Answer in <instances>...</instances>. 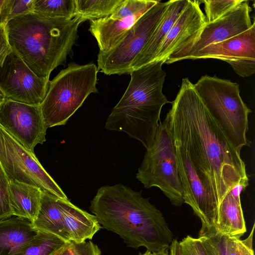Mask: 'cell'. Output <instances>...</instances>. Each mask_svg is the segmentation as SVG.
I'll return each mask as SVG.
<instances>
[{"mask_svg": "<svg viewBox=\"0 0 255 255\" xmlns=\"http://www.w3.org/2000/svg\"><path fill=\"white\" fill-rule=\"evenodd\" d=\"M163 120L186 148L198 174L219 205L238 183L249 179L241 151L230 142L188 78H183Z\"/></svg>", "mask_w": 255, "mask_h": 255, "instance_id": "6da1fadb", "label": "cell"}, {"mask_svg": "<svg viewBox=\"0 0 255 255\" xmlns=\"http://www.w3.org/2000/svg\"><path fill=\"white\" fill-rule=\"evenodd\" d=\"M89 209L102 228L118 234L128 247L161 253L174 239L162 213L149 198L123 184L100 187Z\"/></svg>", "mask_w": 255, "mask_h": 255, "instance_id": "7a4b0ae2", "label": "cell"}, {"mask_svg": "<svg viewBox=\"0 0 255 255\" xmlns=\"http://www.w3.org/2000/svg\"><path fill=\"white\" fill-rule=\"evenodd\" d=\"M85 20L78 15L57 18L31 12L11 19L4 29L12 50L37 76L49 78L72 55L78 27Z\"/></svg>", "mask_w": 255, "mask_h": 255, "instance_id": "3957f363", "label": "cell"}, {"mask_svg": "<svg viewBox=\"0 0 255 255\" xmlns=\"http://www.w3.org/2000/svg\"><path fill=\"white\" fill-rule=\"evenodd\" d=\"M164 61H155L129 74L131 79L105 124L110 130L125 132L149 148L159 125L162 108L168 101L162 93Z\"/></svg>", "mask_w": 255, "mask_h": 255, "instance_id": "277c9868", "label": "cell"}, {"mask_svg": "<svg viewBox=\"0 0 255 255\" xmlns=\"http://www.w3.org/2000/svg\"><path fill=\"white\" fill-rule=\"evenodd\" d=\"M193 85L232 145L240 151L248 146V116L252 111L240 96L239 84L216 76L205 75Z\"/></svg>", "mask_w": 255, "mask_h": 255, "instance_id": "5b68a950", "label": "cell"}, {"mask_svg": "<svg viewBox=\"0 0 255 255\" xmlns=\"http://www.w3.org/2000/svg\"><path fill=\"white\" fill-rule=\"evenodd\" d=\"M98 68L70 63L51 81L40 108L47 128L66 124L91 93H96Z\"/></svg>", "mask_w": 255, "mask_h": 255, "instance_id": "8992f818", "label": "cell"}, {"mask_svg": "<svg viewBox=\"0 0 255 255\" xmlns=\"http://www.w3.org/2000/svg\"><path fill=\"white\" fill-rule=\"evenodd\" d=\"M136 177L146 188H159L173 205L180 206L184 203L173 138L164 121L159 122Z\"/></svg>", "mask_w": 255, "mask_h": 255, "instance_id": "52a82bcc", "label": "cell"}, {"mask_svg": "<svg viewBox=\"0 0 255 255\" xmlns=\"http://www.w3.org/2000/svg\"><path fill=\"white\" fill-rule=\"evenodd\" d=\"M0 167L9 181L33 186L58 198L68 199L34 153L26 148L0 127Z\"/></svg>", "mask_w": 255, "mask_h": 255, "instance_id": "ba28073f", "label": "cell"}, {"mask_svg": "<svg viewBox=\"0 0 255 255\" xmlns=\"http://www.w3.org/2000/svg\"><path fill=\"white\" fill-rule=\"evenodd\" d=\"M168 1L156 4L144 13L113 49L98 54V70L107 75L128 74L133 61L147 43Z\"/></svg>", "mask_w": 255, "mask_h": 255, "instance_id": "9c48e42d", "label": "cell"}, {"mask_svg": "<svg viewBox=\"0 0 255 255\" xmlns=\"http://www.w3.org/2000/svg\"><path fill=\"white\" fill-rule=\"evenodd\" d=\"M49 82V78L37 76L13 51L0 67V89L6 99L40 106Z\"/></svg>", "mask_w": 255, "mask_h": 255, "instance_id": "30bf717a", "label": "cell"}, {"mask_svg": "<svg viewBox=\"0 0 255 255\" xmlns=\"http://www.w3.org/2000/svg\"><path fill=\"white\" fill-rule=\"evenodd\" d=\"M0 127L32 152L46 141L47 128L40 106L5 99L0 107Z\"/></svg>", "mask_w": 255, "mask_h": 255, "instance_id": "8fae6325", "label": "cell"}, {"mask_svg": "<svg viewBox=\"0 0 255 255\" xmlns=\"http://www.w3.org/2000/svg\"><path fill=\"white\" fill-rule=\"evenodd\" d=\"M158 0H123L108 17L91 21L89 30L96 38L100 52L115 47L136 21Z\"/></svg>", "mask_w": 255, "mask_h": 255, "instance_id": "7c38bea8", "label": "cell"}, {"mask_svg": "<svg viewBox=\"0 0 255 255\" xmlns=\"http://www.w3.org/2000/svg\"><path fill=\"white\" fill-rule=\"evenodd\" d=\"M200 4L199 0H188L163 39L154 61L163 60L166 64L173 63L196 41L207 23Z\"/></svg>", "mask_w": 255, "mask_h": 255, "instance_id": "4fadbf2b", "label": "cell"}, {"mask_svg": "<svg viewBox=\"0 0 255 255\" xmlns=\"http://www.w3.org/2000/svg\"><path fill=\"white\" fill-rule=\"evenodd\" d=\"M214 58L228 63L239 75L246 77L255 73V24L246 31L200 50L192 59Z\"/></svg>", "mask_w": 255, "mask_h": 255, "instance_id": "5bb4252c", "label": "cell"}, {"mask_svg": "<svg viewBox=\"0 0 255 255\" xmlns=\"http://www.w3.org/2000/svg\"><path fill=\"white\" fill-rule=\"evenodd\" d=\"M252 8L246 0L217 20L207 23L196 41L175 62L192 58L206 46L220 42L248 30L252 25Z\"/></svg>", "mask_w": 255, "mask_h": 255, "instance_id": "9a60e30c", "label": "cell"}, {"mask_svg": "<svg viewBox=\"0 0 255 255\" xmlns=\"http://www.w3.org/2000/svg\"><path fill=\"white\" fill-rule=\"evenodd\" d=\"M248 185L249 179L242 180L226 195L219 207L215 234L240 238L246 232L240 195Z\"/></svg>", "mask_w": 255, "mask_h": 255, "instance_id": "2e32d148", "label": "cell"}, {"mask_svg": "<svg viewBox=\"0 0 255 255\" xmlns=\"http://www.w3.org/2000/svg\"><path fill=\"white\" fill-rule=\"evenodd\" d=\"M188 1H168V4L154 31L147 43L133 61L131 72L154 61L163 39L185 7Z\"/></svg>", "mask_w": 255, "mask_h": 255, "instance_id": "e0dca14e", "label": "cell"}, {"mask_svg": "<svg viewBox=\"0 0 255 255\" xmlns=\"http://www.w3.org/2000/svg\"><path fill=\"white\" fill-rule=\"evenodd\" d=\"M70 241L76 243L92 239L102 228L97 217L73 204L68 199H57Z\"/></svg>", "mask_w": 255, "mask_h": 255, "instance_id": "ac0fdd59", "label": "cell"}, {"mask_svg": "<svg viewBox=\"0 0 255 255\" xmlns=\"http://www.w3.org/2000/svg\"><path fill=\"white\" fill-rule=\"evenodd\" d=\"M38 231L24 218L14 216L0 219V255H13Z\"/></svg>", "mask_w": 255, "mask_h": 255, "instance_id": "d6986e66", "label": "cell"}, {"mask_svg": "<svg viewBox=\"0 0 255 255\" xmlns=\"http://www.w3.org/2000/svg\"><path fill=\"white\" fill-rule=\"evenodd\" d=\"M42 191L25 183L9 181V203L12 216L27 219L31 223L40 206Z\"/></svg>", "mask_w": 255, "mask_h": 255, "instance_id": "ffe728a7", "label": "cell"}, {"mask_svg": "<svg viewBox=\"0 0 255 255\" xmlns=\"http://www.w3.org/2000/svg\"><path fill=\"white\" fill-rule=\"evenodd\" d=\"M57 199L42 192L40 209L32 224L37 231L50 233L69 242Z\"/></svg>", "mask_w": 255, "mask_h": 255, "instance_id": "44dd1931", "label": "cell"}, {"mask_svg": "<svg viewBox=\"0 0 255 255\" xmlns=\"http://www.w3.org/2000/svg\"><path fill=\"white\" fill-rule=\"evenodd\" d=\"M67 243L55 235L38 231L13 255H53Z\"/></svg>", "mask_w": 255, "mask_h": 255, "instance_id": "7402d4cb", "label": "cell"}, {"mask_svg": "<svg viewBox=\"0 0 255 255\" xmlns=\"http://www.w3.org/2000/svg\"><path fill=\"white\" fill-rule=\"evenodd\" d=\"M123 0H75L76 14L86 20L105 18L112 14Z\"/></svg>", "mask_w": 255, "mask_h": 255, "instance_id": "603a6c76", "label": "cell"}, {"mask_svg": "<svg viewBox=\"0 0 255 255\" xmlns=\"http://www.w3.org/2000/svg\"><path fill=\"white\" fill-rule=\"evenodd\" d=\"M32 12L51 18L71 19L77 15L75 0H34Z\"/></svg>", "mask_w": 255, "mask_h": 255, "instance_id": "cb8c5ba5", "label": "cell"}, {"mask_svg": "<svg viewBox=\"0 0 255 255\" xmlns=\"http://www.w3.org/2000/svg\"><path fill=\"white\" fill-rule=\"evenodd\" d=\"M244 0H204L205 17L207 23L214 22L240 4Z\"/></svg>", "mask_w": 255, "mask_h": 255, "instance_id": "d4e9b609", "label": "cell"}, {"mask_svg": "<svg viewBox=\"0 0 255 255\" xmlns=\"http://www.w3.org/2000/svg\"><path fill=\"white\" fill-rule=\"evenodd\" d=\"M180 242L188 247L196 255H219L215 244L208 236L194 238L187 235Z\"/></svg>", "mask_w": 255, "mask_h": 255, "instance_id": "484cf974", "label": "cell"}, {"mask_svg": "<svg viewBox=\"0 0 255 255\" xmlns=\"http://www.w3.org/2000/svg\"><path fill=\"white\" fill-rule=\"evenodd\" d=\"M208 237L215 244L219 255H240L238 247V240L240 238L219 234Z\"/></svg>", "mask_w": 255, "mask_h": 255, "instance_id": "4316f807", "label": "cell"}, {"mask_svg": "<svg viewBox=\"0 0 255 255\" xmlns=\"http://www.w3.org/2000/svg\"><path fill=\"white\" fill-rule=\"evenodd\" d=\"M12 216L9 197V180L0 167V219Z\"/></svg>", "mask_w": 255, "mask_h": 255, "instance_id": "83f0119b", "label": "cell"}, {"mask_svg": "<svg viewBox=\"0 0 255 255\" xmlns=\"http://www.w3.org/2000/svg\"><path fill=\"white\" fill-rule=\"evenodd\" d=\"M71 255H101V251L92 242L76 243L70 241Z\"/></svg>", "mask_w": 255, "mask_h": 255, "instance_id": "f1b7e54d", "label": "cell"}, {"mask_svg": "<svg viewBox=\"0 0 255 255\" xmlns=\"http://www.w3.org/2000/svg\"><path fill=\"white\" fill-rule=\"evenodd\" d=\"M34 0H12L8 21L16 16L32 12Z\"/></svg>", "mask_w": 255, "mask_h": 255, "instance_id": "f546056e", "label": "cell"}, {"mask_svg": "<svg viewBox=\"0 0 255 255\" xmlns=\"http://www.w3.org/2000/svg\"><path fill=\"white\" fill-rule=\"evenodd\" d=\"M255 227L254 223L249 236L243 240H238L239 251L240 255H255L253 246L254 232Z\"/></svg>", "mask_w": 255, "mask_h": 255, "instance_id": "4dcf8cb0", "label": "cell"}, {"mask_svg": "<svg viewBox=\"0 0 255 255\" xmlns=\"http://www.w3.org/2000/svg\"><path fill=\"white\" fill-rule=\"evenodd\" d=\"M5 33L4 26H0V67L7 56L12 51Z\"/></svg>", "mask_w": 255, "mask_h": 255, "instance_id": "1f68e13d", "label": "cell"}, {"mask_svg": "<svg viewBox=\"0 0 255 255\" xmlns=\"http://www.w3.org/2000/svg\"><path fill=\"white\" fill-rule=\"evenodd\" d=\"M12 0H0V26H4L8 21Z\"/></svg>", "mask_w": 255, "mask_h": 255, "instance_id": "d6a6232c", "label": "cell"}, {"mask_svg": "<svg viewBox=\"0 0 255 255\" xmlns=\"http://www.w3.org/2000/svg\"><path fill=\"white\" fill-rule=\"evenodd\" d=\"M169 255H184L179 242L173 239L170 246Z\"/></svg>", "mask_w": 255, "mask_h": 255, "instance_id": "836d02e7", "label": "cell"}, {"mask_svg": "<svg viewBox=\"0 0 255 255\" xmlns=\"http://www.w3.org/2000/svg\"><path fill=\"white\" fill-rule=\"evenodd\" d=\"M53 255H71L70 242Z\"/></svg>", "mask_w": 255, "mask_h": 255, "instance_id": "e575fe53", "label": "cell"}, {"mask_svg": "<svg viewBox=\"0 0 255 255\" xmlns=\"http://www.w3.org/2000/svg\"><path fill=\"white\" fill-rule=\"evenodd\" d=\"M184 255H196L186 245L179 242Z\"/></svg>", "mask_w": 255, "mask_h": 255, "instance_id": "d590c367", "label": "cell"}, {"mask_svg": "<svg viewBox=\"0 0 255 255\" xmlns=\"http://www.w3.org/2000/svg\"><path fill=\"white\" fill-rule=\"evenodd\" d=\"M150 255H169V254L168 253V250H165V251H164L163 252H162L161 253H151Z\"/></svg>", "mask_w": 255, "mask_h": 255, "instance_id": "8d00e7d4", "label": "cell"}, {"mask_svg": "<svg viewBox=\"0 0 255 255\" xmlns=\"http://www.w3.org/2000/svg\"><path fill=\"white\" fill-rule=\"evenodd\" d=\"M5 96L2 92V91L0 89V107L1 105V104L3 102V101L5 100Z\"/></svg>", "mask_w": 255, "mask_h": 255, "instance_id": "74e56055", "label": "cell"}, {"mask_svg": "<svg viewBox=\"0 0 255 255\" xmlns=\"http://www.w3.org/2000/svg\"><path fill=\"white\" fill-rule=\"evenodd\" d=\"M151 254V252L148 251H146L143 254H141V253H139V255H150Z\"/></svg>", "mask_w": 255, "mask_h": 255, "instance_id": "f35d334b", "label": "cell"}]
</instances>
